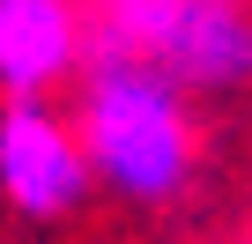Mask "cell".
<instances>
[{
	"mask_svg": "<svg viewBox=\"0 0 252 244\" xmlns=\"http://www.w3.org/2000/svg\"><path fill=\"white\" fill-rule=\"evenodd\" d=\"M74 126L89 141L96 185L126 207H171L200 170L193 89L149 52L89 45V67L74 74Z\"/></svg>",
	"mask_w": 252,
	"mask_h": 244,
	"instance_id": "6da1fadb",
	"label": "cell"
},
{
	"mask_svg": "<svg viewBox=\"0 0 252 244\" xmlns=\"http://www.w3.org/2000/svg\"><path fill=\"white\" fill-rule=\"evenodd\" d=\"M96 45L149 52L193 96L252 89V0H89Z\"/></svg>",
	"mask_w": 252,
	"mask_h": 244,
	"instance_id": "7a4b0ae2",
	"label": "cell"
},
{
	"mask_svg": "<svg viewBox=\"0 0 252 244\" xmlns=\"http://www.w3.org/2000/svg\"><path fill=\"white\" fill-rule=\"evenodd\" d=\"M96 163L74 118H60L45 96H8L0 104V200L15 222H74L89 207Z\"/></svg>",
	"mask_w": 252,
	"mask_h": 244,
	"instance_id": "3957f363",
	"label": "cell"
},
{
	"mask_svg": "<svg viewBox=\"0 0 252 244\" xmlns=\"http://www.w3.org/2000/svg\"><path fill=\"white\" fill-rule=\"evenodd\" d=\"M89 0H0V96H52L89 67Z\"/></svg>",
	"mask_w": 252,
	"mask_h": 244,
	"instance_id": "277c9868",
	"label": "cell"
}]
</instances>
